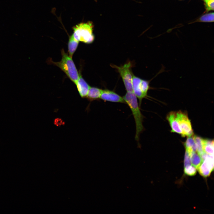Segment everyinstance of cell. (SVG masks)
<instances>
[{
  "label": "cell",
  "mask_w": 214,
  "mask_h": 214,
  "mask_svg": "<svg viewBox=\"0 0 214 214\" xmlns=\"http://www.w3.org/2000/svg\"><path fill=\"white\" fill-rule=\"evenodd\" d=\"M123 98L133 115L136 128L135 139L139 142L140 134L144 130L143 124L144 117L140 111L137 98L133 92H127Z\"/></svg>",
  "instance_id": "obj_1"
},
{
  "label": "cell",
  "mask_w": 214,
  "mask_h": 214,
  "mask_svg": "<svg viewBox=\"0 0 214 214\" xmlns=\"http://www.w3.org/2000/svg\"><path fill=\"white\" fill-rule=\"evenodd\" d=\"M62 59L59 62H54L51 59L49 62L59 67L75 84L78 80L79 74L72 58L63 49L61 51Z\"/></svg>",
  "instance_id": "obj_2"
},
{
  "label": "cell",
  "mask_w": 214,
  "mask_h": 214,
  "mask_svg": "<svg viewBox=\"0 0 214 214\" xmlns=\"http://www.w3.org/2000/svg\"><path fill=\"white\" fill-rule=\"evenodd\" d=\"M94 27L92 22H81L72 28V34L74 39L78 42L89 44L93 42L95 37L93 33Z\"/></svg>",
  "instance_id": "obj_3"
},
{
  "label": "cell",
  "mask_w": 214,
  "mask_h": 214,
  "mask_svg": "<svg viewBox=\"0 0 214 214\" xmlns=\"http://www.w3.org/2000/svg\"><path fill=\"white\" fill-rule=\"evenodd\" d=\"M111 66L117 69L119 73L127 92H133L132 82L133 74L131 71L133 67L132 62H128L123 65L119 66L111 64Z\"/></svg>",
  "instance_id": "obj_4"
},
{
  "label": "cell",
  "mask_w": 214,
  "mask_h": 214,
  "mask_svg": "<svg viewBox=\"0 0 214 214\" xmlns=\"http://www.w3.org/2000/svg\"><path fill=\"white\" fill-rule=\"evenodd\" d=\"M177 117L182 133V136L189 137L193 135V133L190 120L187 114L181 111H176Z\"/></svg>",
  "instance_id": "obj_5"
},
{
  "label": "cell",
  "mask_w": 214,
  "mask_h": 214,
  "mask_svg": "<svg viewBox=\"0 0 214 214\" xmlns=\"http://www.w3.org/2000/svg\"><path fill=\"white\" fill-rule=\"evenodd\" d=\"M214 156L206 154L203 157L202 162L198 168L200 174L204 177L210 175L213 169Z\"/></svg>",
  "instance_id": "obj_6"
},
{
  "label": "cell",
  "mask_w": 214,
  "mask_h": 214,
  "mask_svg": "<svg viewBox=\"0 0 214 214\" xmlns=\"http://www.w3.org/2000/svg\"><path fill=\"white\" fill-rule=\"evenodd\" d=\"M100 99L105 101L126 103L123 97L114 91L108 89L102 90Z\"/></svg>",
  "instance_id": "obj_7"
},
{
  "label": "cell",
  "mask_w": 214,
  "mask_h": 214,
  "mask_svg": "<svg viewBox=\"0 0 214 214\" xmlns=\"http://www.w3.org/2000/svg\"><path fill=\"white\" fill-rule=\"evenodd\" d=\"M166 119L171 128V132L177 133L182 136V133L177 117L176 111H171L167 115Z\"/></svg>",
  "instance_id": "obj_8"
},
{
  "label": "cell",
  "mask_w": 214,
  "mask_h": 214,
  "mask_svg": "<svg viewBox=\"0 0 214 214\" xmlns=\"http://www.w3.org/2000/svg\"><path fill=\"white\" fill-rule=\"evenodd\" d=\"M76 85L79 94L81 97L86 98L90 86L80 74Z\"/></svg>",
  "instance_id": "obj_9"
},
{
  "label": "cell",
  "mask_w": 214,
  "mask_h": 214,
  "mask_svg": "<svg viewBox=\"0 0 214 214\" xmlns=\"http://www.w3.org/2000/svg\"><path fill=\"white\" fill-rule=\"evenodd\" d=\"M141 79L133 75L132 79V88L133 92L139 100V105L140 107L141 101L144 98L142 93L141 87L140 83Z\"/></svg>",
  "instance_id": "obj_10"
},
{
  "label": "cell",
  "mask_w": 214,
  "mask_h": 214,
  "mask_svg": "<svg viewBox=\"0 0 214 214\" xmlns=\"http://www.w3.org/2000/svg\"><path fill=\"white\" fill-rule=\"evenodd\" d=\"M102 89L96 87H90L86 97L91 102L100 99Z\"/></svg>",
  "instance_id": "obj_11"
},
{
  "label": "cell",
  "mask_w": 214,
  "mask_h": 214,
  "mask_svg": "<svg viewBox=\"0 0 214 214\" xmlns=\"http://www.w3.org/2000/svg\"><path fill=\"white\" fill-rule=\"evenodd\" d=\"M79 42L75 40L73 34L69 36L68 43V49L69 55L72 58L76 50Z\"/></svg>",
  "instance_id": "obj_12"
},
{
  "label": "cell",
  "mask_w": 214,
  "mask_h": 214,
  "mask_svg": "<svg viewBox=\"0 0 214 214\" xmlns=\"http://www.w3.org/2000/svg\"><path fill=\"white\" fill-rule=\"evenodd\" d=\"M193 136L188 137L184 143L186 150L189 154L193 152H196V146Z\"/></svg>",
  "instance_id": "obj_13"
},
{
  "label": "cell",
  "mask_w": 214,
  "mask_h": 214,
  "mask_svg": "<svg viewBox=\"0 0 214 214\" xmlns=\"http://www.w3.org/2000/svg\"><path fill=\"white\" fill-rule=\"evenodd\" d=\"M203 148L205 153L208 154L213 155V140L203 139Z\"/></svg>",
  "instance_id": "obj_14"
},
{
  "label": "cell",
  "mask_w": 214,
  "mask_h": 214,
  "mask_svg": "<svg viewBox=\"0 0 214 214\" xmlns=\"http://www.w3.org/2000/svg\"><path fill=\"white\" fill-rule=\"evenodd\" d=\"M190 155L191 165L197 169L202 161L200 156L196 152H192Z\"/></svg>",
  "instance_id": "obj_15"
},
{
  "label": "cell",
  "mask_w": 214,
  "mask_h": 214,
  "mask_svg": "<svg viewBox=\"0 0 214 214\" xmlns=\"http://www.w3.org/2000/svg\"><path fill=\"white\" fill-rule=\"evenodd\" d=\"M193 136L196 146V152L200 156L204 152L203 148V139L196 135Z\"/></svg>",
  "instance_id": "obj_16"
},
{
  "label": "cell",
  "mask_w": 214,
  "mask_h": 214,
  "mask_svg": "<svg viewBox=\"0 0 214 214\" xmlns=\"http://www.w3.org/2000/svg\"><path fill=\"white\" fill-rule=\"evenodd\" d=\"M150 81L141 79L140 83V87L143 94L145 98L147 96L148 91L150 89Z\"/></svg>",
  "instance_id": "obj_17"
},
{
  "label": "cell",
  "mask_w": 214,
  "mask_h": 214,
  "mask_svg": "<svg viewBox=\"0 0 214 214\" xmlns=\"http://www.w3.org/2000/svg\"><path fill=\"white\" fill-rule=\"evenodd\" d=\"M214 20V14L213 12L209 13L202 16L199 19V21L202 22H211Z\"/></svg>",
  "instance_id": "obj_18"
},
{
  "label": "cell",
  "mask_w": 214,
  "mask_h": 214,
  "mask_svg": "<svg viewBox=\"0 0 214 214\" xmlns=\"http://www.w3.org/2000/svg\"><path fill=\"white\" fill-rule=\"evenodd\" d=\"M184 170L185 174L190 176L194 175L196 172V168L192 165L185 167Z\"/></svg>",
  "instance_id": "obj_19"
},
{
  "label": "cell",
  "mask_w": 214,
  "mask_h": 214,
  "mask_svg": "<svg viewBox=\"0 0 214 214\" xmlns=\"http://www.w3.org/2000/svg\"><path fill=\"white\" fill-rule=\"evenodd\" d=\"M191 165H192L190 160V154L186 150L184 160V167Z\"/></svg>",
  "instance_id": "obj_20"
},
{
  "label": "cell",
  "mask_w": 214,
  "mask_h": 214,
  "mask_svg": "<svg viewBox=\"0 0 214 214\" xmlns=\"http://www.w3.org/2000/svg\"><path fill=\"white\" fill-rule=\"evenodd\" d=\"M204 2L206 10L207 11L214 10V0H210Z\"/></svg>",
  "instance_id": "obj_21"
},
{
  "label": "cell",
  "mask_w": 214,
  "mask_h": 214,
  "mask_svg": "<svg viewBox=\"0 0 214 214\" xmlns=\"http://www.w3.org/2000/svg\"><path fill=\"white\" fill-rule=\"evenodd\" d=\"M210 0H204V2L206 1H210Z\"/></svg>",
  "instance_id": "obj_22"
}]
</instances>
